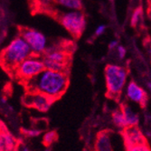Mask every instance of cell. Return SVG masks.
<instances>
[{"label":"cell","mask_w":151,"mask_h":151,"mask_svg":"<svg viewBox=\"0 0 151 151\" xmlns=\"http://www.w3.org/2000/svg\"><path fill=\"white\" fill-rule=\"evenodd\" d=\"M111 130H101L97 134L96 137V141L94 149L95 151H113L111 141Z\"/></svg>","instance_id":"cell-12"},{"label":"cell","mask_w":151,"mask_h":151,"mask_svg":"<svg viewBox=\"0 0 151 151\" xmlns=\"http://www.w3.org/2000/svg\"><path fill=\"white\" fill-rule=\"evenodd\" d=\"M42 129H24L23 132L26 137H29V138H36L41 134Z\"/></svg>","instance_id":"cell-19"},{"label":"cell","mask_w":151,"mask_h":151,"mask_svg":"<svg viewBox=\"0 0 151 151\" xmlns=\"http://www.w3.org/2000/svg\"><path fill=\"white\" fill-rule=\"evenodd\" d=\"M121 135L123 138V142H124L125 147L147 143L146 137L144 136L141 129L137 126H129L123 129L121 131Z\"/></svg>","instance_id":"cell-9"},{"label":"cell","mask_w":151,"mask_h":151,"mask_svg":"<svg viewBox=\"0 0 151 151\" xmlns=\"http://www.w3.org/2000/svg\"><path fill=\"white\" fill-rule=\"evenodd\" d=\"M20 36H22L25 42L30 46L34 54L41 55L47 49V40L44 34L34 28H21Z\"/></svg>","instance_id":"cell-7"},{"label":"cell","mask_w":151,"mask_h":151,"mask_svg":"<svg viewBox=\"0 0 151 151\" xmlns=\"http://www.w3.org/2000/svg\"><path fill=\"white\" fill-rule=\"evenodd\" d=\"M147 15L149 20L151 21V0H147Z\"/></svg>","instance_id":"cell-22"},{"label":"cell","mask_w":151,"mask_h":151,"mask_svg":"<svg viewBox=\"0 0 151 151\" xmlns=\"http://www.w3.org/2000/svg\"><path fill=\"white\" fill-rule=\"evenodd\" d=\"M45 69V67L43 58H41L40 55L33 53L16 68V70L14 71V75L24 82L35 77Z\"/></svg>","instance_id":"cell-6"},{"label":"cell","mask_w":151,"mask_h":151,"mask_svg":"<svg viewBox=\"0 0 151 151\" xmlns=\"http://www.w3.org/2000/svg\"><path fill=\"white\" fill-rule=\"evenodd\" d=\"M54 101H55L53 99L37 91H27L23 98V102L25 106L35 109L41 112L47 111Z\"/></svg>","instance_id":"cell-8"},{"label":"cell","mask_w":151,"mask_h":151,"mask_svg":"<svg viewBox=\"0 0 151 151\" xmlns=\"http://www.w3.org/2000/svg\"><path fill=\"white\" fill-rule=\"evenodd\" d=\"M16 151H30V150H29V148L27 147L24 144L19 143L18 146H17V149H16Z\"/></svg>","instance_id":"cell-23"},{"label":"cell","mask_w":151,"mask_h":151,"mask_svg":"<svg viewBox=\"0 0 151 151\" xmlns=\"http://www.w3.org/2000/svg\"><path fill=\"white\" fill-rule=\"evenodd\" d=\"M111 118H112V121L114 123V125L116 127H118L119 129H125L127 127L125 117H124V114H123V112L121 111L120 107L116 109L115 111L112 112Z\"/></svg>","instance_id":"cell-14"},{"label":"cell","mask_w":151,"mask_h":151,"mask_svg":"<svg viewBox=\"0 0 151 151\" xmlns=\"http://www.w3.org/2000/svg\"><path fill=\"white\" fill-rule=\"evenodd\" d=\"M57 132L55 130H51V131H48L45 134L44 138H43V143L48 147V146H51L52 143H54L56 140H57Z\"/></svg>","instance_id":"cell-16"},{"label":"cell","mask_w":151,"mask_h":151,"mask_svg":"<svg viewBox=\"0 0 151 151\" xmlns=\"http://www.w3.org/2000/svg\"><path fill=\"white\" fill-rule=\"evenodd\" d=\"M53 2L71 10H81L82 7L81 0H53Z\"/></svg>","instance_id":"cell-15"},{"label":"cell","mask_w":151,"mask_h":151,"mask_svg":"<svg viewBox=\"0 0 151 151\" xmlns=\"http://www.w3.org/2000/svg\"><path fill=\"white\" fill-rule=\"evenodd\" d=\"M58 20L73 38L78 39L84 32L86 20L83 13L80 10H72L58 16Z\"/></svg>","instance_id":"cell-5"},{"label":"cell","mask_w":151,"mask_h":151,"mask_svg":"<svg viewBox=\"0 0 151 151\" xmlns=\"http://www.w3.org/2000/svg\"><path fill=\"white\" fill-rule=\"evenodd\" d=\"M147 86L149 87V89L151 90V82H148V83H147Z\"/></svg>","instance_id":"cell-25"},{"label":"cell","mask_w":151,"mask_h":151,"mask_svg":"<svg viewBox=\"0 0 151 151\" xmlns=\"http://www.w3.org/2000/svg\"><path fill=\"white\" fill-rule=\"evenodd\" d=\"M120 109L124 114L125 120L127 123V127L129 126H137L139 123V116L136 112L133 111V109L127 104V103H121Z\"/></svg>","instance_id":"cell-13"},{"label":"cell","mask_w":151,"mask_h":151,"mask_svg":"<svg viewBox=\"0 0 151 151\" xmlns=\"http://www.w3.org/2000/svg\"><path fill=\"white\" fill-rule=\"evenodd\" d=\"M105 30H106V26L105 25H103V24H101V25H100L97 29H96V32H95V35L96 36H100V35H101L104 32H105Z\"/></svg>","instance_id":"cell-20"},{"label":"cell","mask_w":151,"mask_h":151,"mask_svg":"<svg viewBox=\"0 0 151 151\" xmlns=\"http://www.w3.org/2000/svg\"><path fill=\"white\" fill-rule=\"evenodd\" d=\"M127 97L130 101L138 103L141 108L146 107V105L147 103V100H148L147 92L133 81H131L128 84Z\"/></svg>","instance_id":"cell-10"},{"label":"cell","mask_w":151,"mask_h":151,"mask_svg":"<svg viewBox=\"0 0 151 151\" xmlns=\"http://www.w3.org/2000/svg\"><path fill=\"white\" fill-rule=\"evenodd\" d=\"M28 91H37L58 100L69 86V73L45 69L35 77L24 82Z\"/></svg>","instance_id":"cell-1"},{"label":"cell","mask_w":151,"mask_h":151,"mask_svg":"<svg viewBox=\"0 0 151 151\" xmlns=\"http://www.w3.org/2000/svg\"><path fill=\"white\" fill-rule=\"evenodd\" d=\"M109 1H113V0H109Z\"/></svg>","instance_id":"cell-26"},{"label":"cell","mask_w":151,"mask_h":151,"mask_svg":"<svg viewBox=\"0 0 151 151\" xmlns=\"http://www.w3.org/2000/svg\"><path fill=\"white\" fill-rule=\"evenodd\" d=\"M33 54V52L22 36H17L0 54V64L8 73H14L16 68L26 58Z\"/></svg>","instance_id":"cell-2"},{"label":"cell","mask_w":151,"mask_h":151,"mask_svg":"<svg viewBox=\"0 0 151 151\" xmlns=\"http://www.w3.org/2000/svg\"><path fill=\"white\" fill-rule=\"evenodd\" d=\"M118 53H119V58L123 59V58H124V56H125V54H126V49L123 46H121V45L118 46Z\"/></svg>","instance_id":"cell-21"},{"label":"cell","mask_w":151,"mask_h":151,"mask_svg":"<svg viewBox=\"0 0 151 151\" xmlns=\"http://www.w3.org/2000/svg\"><path fill=\"white\" fill-rule=\"evenodd\" d=\"M19 142L6 126L0 132V151H16Z\"/></svg>","instance_id":"cell-11"},{"label":"cell","mask_w":151,"mask_h":151,"mask_svg":"<svg viewBox=\"0 0 151 151\" xmlns=\"http://www.w3.org/2000/svg\"><path fill=\"white\" fill-rule=\"evenodd\" d=\"M142 7L141 6H139L135 9V11L133 12L132 14V17H131V20H130V25L135 28L138 25V24L139 23V20L141 18V16H142Z\"/></svg>","instance_id":"cell-17"},{"label":"cell","mask_w":151,"mask_h":151,"mask_svg":"<svg viewBox=\"0 0 151 151\" xmlns=\"http://www.w3.org/2000/svg\"><path fill=\"white\" fill-rule=\"evenodd\" d=\"M5 126V124L2 122V121H0V132H1V130H2V129H3V127Z\"/></svg>","instance_id":"cell-24"},{"label":"cell","mask_w":151,"mask_h":151,"mask_svg":"<svg viewBox=\"0 0 151 151\" xmlns=\"http://www.w3.org/2000/svg\"><path fill=\"white\" fill-rule=\"evenodd\" d=\"M72 44H62L46 49L43 54L45 69L69 73L72 61Z\"/></svg>","instance_id":"cell-3"},{"label":"cell","mask_w":151,"mask_h":151,"mask_svg":"<svg viewBox=\"0 0 151 151\" xmlns=\"http://www.w3.org/2000/svg\"><path fill=\"white\" fill-rule=\"evenodd\" d=\"M126 151H151V148L148 143H143V144L128 147H126Z\"/></svg>","instance_id":"cell-18"},{"label":"cell","mask_w":151,"mask_h":151,"mask_svg":"<svg viewBox=\"0 0 151 151\" xmlns=\"http://www.w3.org/2000/svg\"><path fill=\"white\" fill-rule=\"evenodd\" d=\"M104 76L107 97L114 101H119L127 81L128 70L123 66L108 64L105 67Z\"/></svg>","instance_id":"cell-4"}]
</instances>
